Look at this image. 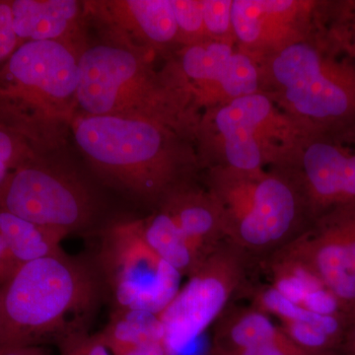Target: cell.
I'll use <instances>...</instances> for the list:
<instances>
[{
  "instance_id": "83f0119b",
  "label": "cell",
  "mask_w": 355,
  "mask_h": 355,
  "mask_svg": "<svg viewBox=\"0 0 355 355\" xmlns=\"http://www.w3.org/2000/svg\"><path fill=\"white\" fill-rule=\"evenodd\" d=\"M0 355H50L39 345H13L0 347Z\"/></svg>"
},
{
  "instance_id": "f546056e",
  "label": "cell",
  "mask_w": 355,
  "mask_h": 355,
  "mask_svg": "<svg viewBox=\"0 0 355 355\" xmlns=\"http://www.w3.org/2000/svg\"><path fill=\"white\" fill-rule=\"evenodd\" d=\"M207 355H224V354H222L220 352H218V350L214 349V347H212V345H211V347H210L209 354H207Z\"/></svg>"
},
{
  "instance_id": "5b68a950",
  "label": "cell",
  "mask_w": 355,
  "mask_h": 355,
  "mask_svg": "<svg viewBox=\"0 0 355 355\" xmlns=\"http://www.w3.org/2000/svg\"><path fill=\"white\" fill-rule=\"evenodd\" d=\"M78 55L58 42H27L0 69V125L38 153L69 146L77 116Z\"/></svg>"
},
{
  "instance_id": "603a6c76",
  "label": "cell",
  "mask_w": 355,
  "mask_h": 355,
  "mask_svg": "<svg viewBox=\"0 0 355 355\" xmlns=\"http://www.w3.org/2000/svg\"><path fill=\"white\" fill-rule=\"evenodd\" d=\"M37 153L18 133L0 125V186L13 170Z\"/></svg>"
},
{
  "instance_id": "ac0fdd59",
  "label": "cell",
  "mask_w": 355,
  "mask_h": 355,
  "mask_svg": "<svg viewBox=\"0 0 355 355\" xmlns=\"http://www.w3.org/2000/svg\"><path fill=\"white\" fill-rule=\"evenodd\" d=\"M142 228L149 246L183 277H190L202 265L203 261L164 207L159 205L149 216L142 217Z\"/></svg>"
},
{
  "instance_id": "8fae6325",
  "label": "cell",
  "mask_w": 355,
  "mask_h": 355,
  "mask_svg": "<svg viewBox=\"0 0 355 355\" xmlns=\"http://www.w3.org/2000/svg\"><path fill=\"white\" fill-rule=\"evenodd\" d=\"M198 113L260 92L256 58L237 44L205 41L183 46L167 60Z\"/></svg>"
},
{
  "instance_id": "3957f363",
  "label": "cell",
  "mask_w": 355,
  "mask_h": 355,
  "mask_svg": "<svg viewBox=\"0 0 355 355\" xmlns=\"http://www.w3.org/2000/svg\"><path fill=\"white\" fill-rule=\"evenodd\" d=\"M1 287L0 347L88 330L106 295L97 263L65 252L21 265Z\"/></svg>"
},
{
  "instance_id": "5bb4252c",
  "label": "cell",
  "mask_w": 355,
  "mask_h": 355,
  "mask_svg": "<svg viewBox=\"0 0 355 355\" xmlns=\"http://www.w3.org/2000/svg\"><path fill=\"white\" fill-rule=\"evenodd\" d=\"M321 1L233 0L238 48L256 60L306 38L319 26Z\"/></svg>"
},
{
  "instance_id": "277c9868",
  "label": "cell",
  "mask_w": 355,
  "mask_h": 355,
  "mask_svg": "<svg viewBox=\"0 0 355 355\" xmlns=\"http://www.w3.org/2000/svg\"><path fill=\"white\" fill-rule=\"evenodd\" d=\"M265 93L306 137L355 132V64L320 28L257 60Z\"/></svg>"
},
{
  "instance_id": "484cf974",
  "label": "cell",
  "mask_w": 355,
  "mask_h": 355,
  "mask_svg": "<svg viewBox=\"0 0 355 355\" xmlns=\"http://www.w3.org/2000/svg\"><path fill=\"white\" fill-rule=\"evenodd\" d=\"M10 3L11 0H0V69L20 46L14 32Z\"/></svg>"
},
{
  "instance_id": "2e32d148",
  "label": "cell",
  "mask_w": 355,
  "mask_h": 355,
  "mask_svg": "<svg viewBox=\"0 0 355 355\" xmlns=\"http://www.w3.org/2000/svg\"><path fill=\"white\" fill-rule=\"evenodd\" d=\"M159 205L169 212L200 260L205 261L225 241L218 207L207 189L198 183L174 191Z\"/></svg>"
},
{
  "instance_id": "44dd1931",
  "label": "cell",
  "mask_w": 355,
  "mask_h": 355,
  "mask_svg": "<svg viewBox=\"0 0 355 355\" xmlns=\"http://www.w3.org/2000/svg\"><path fill=\"white\" fill-rule=\"evenodd\" d=\"M181 48L209 41L203 21L202 0H172Z\"/></svg>"
},
{
  "instance_id": "4316f807",
  "label": "cell",
  "mask_w": 355,
  "mask_h": 355,
  "mask_svg": "<svg viewBox=\"0 0 355 355\" xmlns=\"http://www.w3.org/2000/svg\"><path fill=\"white\" fill-rule=\"evenodd\" d=\"M220 352L224 355H308L302 349H299L297 345H294L289 338L282 340V342L254 345V347L236 350V352H229V354Z\"/></svg>"
},
{
  "instance_id": "d6986e66",
  "label": "cell",
  "mask_w": 355,
  "mask_h": 355,
  "mask_svg": "<svg viewBox=\"0 0 355 355\" xmlns=\"http://www.w3.org/2000/svg\"><path fill=\"white\" fill-rule=\"evenodd\" d=\"M98 335L112 355L141 345L166 343L160 318L144 311L114 309L108 323Z\"/></svg>"
},
{
  "instance_id": "30bf717a",
  "label": "cell",
  "mask_w": 355,
  "mask_h": 355,
  "mask_svg": "<svg viewBox=\"0 0 355 355\" xmlns=\"http://www.w3.org/2000/svg\"><path fill=\"white\" fill-rule=\"evenodd\" d=\"M246 258L227 242L222 243L158 315L170 354H209L211 347H200L202 338L245 286Z\"/></svg>"
},
{
  "instance_id": "6da1fadb",
  "label": "cell",
  "mask_w": 355,
  "mask_h": 355,
  "mask_svg": "<svg viewBox=\"0 0 355 355\" xmlns=\"http://www.w3.org/2000/svg\"><path fill=\"white\" fill-rule=\"evenodd\" d=\"M70 139L98 183L153 210L202 171L191 137L148 119L76 116Z\"/></svg>"
},
{
  "instance_id": "4dcf8cb0",
  "label": "cell",
  "mask_w": 355,
  "mask_h": 355,
  "mask_svg": "<svg viewBox=\"0 0 355 355\" xmlns=\"http://www.w3.org/2000/svg\"><path fill=\"white\" fill-rule=\"evenodd\" d=\"M2 320V291L1 287H0V326H1Z\"/></svg>"
},
{
  "instance_id": "9a60e30c",
  "label": "cell",
  "mask_w": 355,
  "mask_h": 355,
  "mask_svg": "<svg viewBox=\"0 0 355 355\" xmlns=\"http://www.w3.org/2000/svg\"><path fill=\"white\" fill-rule=\"evenodd\" d=\"M14 32L27 42H58L80 53L89 39L85 1L11 0Z\"/></svg>"
},
{
  "instance_id": "f1b7e54d",
  "label": "cell",
  "mask_w": 355,
  "mask_h": 355,
  "mask_svg": "<svg viewBox=\"0 0 355 355\" xmlns=\"http://www.w3.org/2000/svg\"><path fill=\"white\" fill-rule=\"evenodd\" d=\"M340 355H355V311L347 316V328Z\"/></svg>"
},
{
  "instance_id": "ffe728a7",
  "label": "cell",
  "mask_w": 355,
  "mask_h": 355,
  "mask_svg": "<svg viewBox=\"0 0 355 355\" xmlns=\"http://www.w3.org/2000/svg\"><path fill=\"white\" fill-rule=\"evenodd\" d=\"M319 19L331 46L355 64V0L322 1Z\"/></svg>"
},
{
  "instance_id": "ba28073f",
  "label": "cell",
  "mask_w": 355,
  "mask_h": 355,
  "mask_svg": "<svg viewBox=\"0 0 355 355\" xmlns=\"http://www.w3.org/2000/svg\"><path fill=\"white\" fill-rule=\"evenodd\" d=\"M69 148L37 153L13 170L0 186V209L65 236L99 231L101 196Z\"/></svg>"
},
{
  "instance_id": "cb8c5ba5",
  "label": "cell",
  "mask_w": 355,
  "mask_h": 355,
  "mask_svg": "<svg viewBox=\"0 0 355 355\" xmlns=\"http://www.w3.org/2000/svg\"><path fill=\"white\" fill-rule=\"evenodd\" d=\"M319 219L326 222L333 231L347 254L350 268L355 273V207L335 210Z\"/></svg>"
},
{
  "instance_id": "9c48e42d",
  "label": "cell",
  "mask_w": 355,
  "mask_h": 355,
  "mask_svg": "<svg viewBox=\"0 0 355 355\" xmlns=\"http://www.w3.org/2000/svg\"><path fill=\"white\" fill-rule=\"evenodd\" d=\"M98 234L96 263L114 309L161 314L181 289L183 275L149 246L142 217L109 219Z\"/></svg>"
},
{
  "instance_id": "8992f818",
  "label": "cell",
  "mask_w": 355,
  "mask_h": 355,
  "mask_svg": "<svg viewBox=\"0 0 355 355\" xmlns=\"http://www.w3.org/2000/svg\"><path fill=\"white\" fill-rule=\"evenodd\" d=\"M225 242L245 256L273 254L312 226L307 202L291 169L205 170Z\"/></svg>"
},
{
  "instance_id": "7c38bea8",
  "label": "cell",
  "mask_w": 355,
  "mask_h": 355,
  "mask_svg": "<svg viewBox=\"0 0 355 355\" xmlns=\"http://www.w3.org/2000/svg\"><path fill=\"white\" fill-rule=\"evenodd\" d=\"M98 38L167 60L181 49L172 0H86Z\"/></svg>"
},
{
  "instance_id": "7402d4cb",
  "label": "cell",
  "mask_w": 355,
  "mask_h": 355,
  "mask_svg": "<svg viewBox=\"0 0 355 355\" xmlns=\"http://www.w3.org/2000/svg\"><path fill=\"white\" fill-rule=\"evenodd\" d=\"M232 6L233 0H202L205 31L210 41L236 44Z\"/></svg>"
},
{
  "instance_id": "e0dca14e",
  "label": "cell",
  "mask_w": 355,
  "mask_h": 355,
  "mask_svg": "<svg viewBox=\"0 0 355 355\" xmlns=\"http://www.w3.org/2000/svg\"><path fill=\"white\" fill-rule=\"evenodd\" d=\"M0 235L18 265L64 252L60 243L67 236L0 209Z\"/></svg>"
},
{
  "instance_id": "d4e9b609",
  "label": "cell",
  "mask_w": 355,
  "mask_h": 355,
  "mask_svg": "<svg viewBox=\"0 0 355 355\" xmlns=\"http://www.w3.org/2000/svg\"><path fill=\"white\" fill-rule=\"evenodd\" d=\"M60 355H112L98 333L88 330L71 331L55 340Z\"/></svg>"
},
{
  "instance_id": "7a4b0ae2",
  "label": "cell",
  "mask_w": 355,
  "mask_h": 355,
  "mask_svg": "<svg viewBox=\"0 0 355 355\" xmlns=\"http://www.w3.org/2000/svg\"><path fill=\"white\" fill-rule=\"evenodd\" d=\"M89 35L78 55L77 116H121L164 123L193 140L200 114L168 60Z\"/></svg>"
},
{
  "instance_id": "4fadbf2b",
  "label": "cell",
  "mask_w": 355,
  "mask_h": 355,
  "mask_svg": "<svg viewBox=\"0 0 355 355\" xmlns=\"http://www.w3.org/2000/svg\"><path fill=\"white\" fill-rule=\"evenodd\" d=\"M289 169L300 184L313 223L355 207V132L306 137Z\"/></svg>"
},
{
  "instance_id": "52a82bcc",
  "label": "cell",
  "mask_w": 355,
  "mask_h": 355,
  "mask_svg": "<svg viewBox=\"0 0 355 355\" xmlns=\"http://www.w3.org/2000/svg\"><path fill=\"white\" fill-rule=\"evenodd\" d=\"M306 135L263 92L205 110L193 144L202 171L289 169Z\"/></svg>"
}]
</instances>
